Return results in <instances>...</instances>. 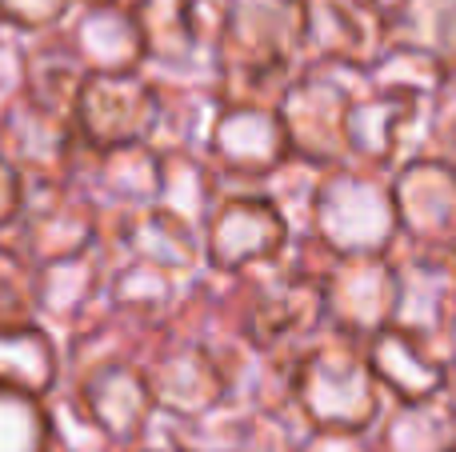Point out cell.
Returning <instances> with one entry per match:
<instances>
[{
  "label": "cell",
  "instance_id": "obj_1",
  "mask_svg": "<svg viewBox=\"0 0 456 452\" xmlns=\"http://www.w3.org/2000/svg\"><path fill=\"white\" fill-rule=\"evenodd\" d=\"M308 64L305 0H224L208 72L221 104H281Z\"/></svg>",
  "mask_w": 456,
  "mask_h": 452
},
{
  "label": "cell",
  "instance_id": "obj_2",
  "mask_svg": "<svg viewBox=\"0 0 456 452\" xmlns=\"http://www.w3.org/2000/svg\"><path fill=\"white\" fill-rule=\"evenodd\" d=\"M224 296L256 357L273 368H284V373L329 328L324 277L300 269L289 256L276 264L224 277Z\"/></svg>",
  "mask_w": 456,
  "mask_h": 452
},
{
  "label": "cell",
  "instance_id": "obj_3",
  "mask_svg": "<svg viewBox=\"0 0 456 452\" xmlns=\"http://www.w3.org/2000/svg\"><path fill=\"white\" fill-rule=\"evenodd\" d=\"M388 392L369 357V341L324 328L289 368V408L305 429L372 432L388 413Z\"/></svg>",
  "mask_w": 456,
  "mask_h": 452
},
{
  "label": "cell",
  "instance_id": "obj_4",
  "mask_svg": "<svg viewBox=\"0 0 456 452\" xmlns=\"http://www.w3.org/2000/svg\"><path fill=\"white\" fill-rule=\"evenodd\" d=\"M308 232L337 256L353 253H396L401 216H396L393 173L361 160L324 168L313 192Z\"/></svg>",
  "mask_w": 456,
  "mask_h": 452
},
{
  "label": "cell",
  "instance_id": "obj_5",
  "mask_svg": "<svg viewBox=\"0 0 456 452\" xmlns=\"http://www.w3.org/2000/svg\"><path fill=\"white\" fill-rule=\"evenodd\" d=\"M200 232H205V269L216 277H236L284 261L297 240V224L268 184L236 181H228L213 200Z\"/></svg>",
  "mask_w": 456,
  "mask_h": 452
},
{
  "label": "cell",
  "instance_id": "obj_6",
  "mask_svg": "<svg viewBox=\"0 0 456 452\" xmlns=\"http://www.w3.org/2000/svg\"><path fill=\"white\" fill-rule=\"evenodd\" d=\"M364 85V72L337 64H308L281 96V117L289 128L292 157L316 168H337L353 160L348 149V112Z\"/></svg>",
  "mask_w": 456,
  "mask_h": 452
},
{
  "label": "cell",
  "instance_id": "obj_7",
  "mask_svg": "<svg viewBox=\"0 0 456 452\" xmlns=\"http://www.w3.org/2000/svg\"><path fill=\"white\" fill-rule=\"evenodd\" d=\"M12 240L37 264L69 261L104 240V208L80 173L28 181Z\"/></svg>",
  "mask_w": 456,
  "mask_h": 452
},
{
  "label": "cell",
  "instance_id": "obj_8",
  "mask_svg": "<svg viewBox=\"0 0 456 452\" xmlns=\"http://www.w3.org/2000/svg\"><path fill=\"white\" fill-rule=\"evenodd\" d=\"M165 120V85L152 69L88 72L77 96V128L88 152L157 141Z\"/></svg>",
  "mask_w": 456,
  "mask_h": 452
},
{
  "label": "cell",
  "instance_id": "obj_9",
  "mask_svg": "<svg viewBox=\"0 0 456 452\" xmlns=\"http://www.w3.org/2000/svg\"><path fill=\"white\" fill-rule=\"evenodd\" d=\"M133 8L157 77L208 80L224 0H133Z\"/></svg>",
  "mask_w": 456,
  "mask_h": 452
},
{
  "label": "cell",
  "instance_id": "obj_10",
  "mask_svg": "<svg viewBox=\"0 0 456 452\" xmlns=\"http://www.w3.org/2000/svg\"><path fill=\"white\" fill-rule=\"evenodd\" d=\"M0 152L28 181H40L80 173L88 149L80 141L77 117L32 101L24 88H12L0 96Z\"/></svg>",
  "mask_w": 456,
  "mask_h": 452
},
{
  "label": "cell",
  "instance_id": "obj_11",
  "mask_svg": "<svg viewBox=\"0 0 456 452\" xmlns=\"http://www.w3.org/2000/svg\"><path fill=\"white\" fill-rule=\"evenodd\" d=\"M69 397L85 408V416L112 440L117 448L144 445L157 421V397L149 384L144 360H109L64 381Z\"/></svg>",
  "mask_w": 456,
  "mask_h": 452
},
{
  "label": "cell",
  "instance_id": "obj_12",
  "mask_svg": "<svg viewBox=\"0 0 456 452\" xmlns=\"http://www.w3.org/2000/svg\"><path fill=\"white\" fill-rule=\"evenodd\" d=\"M205 152L224 181L265 184L292 160V141L276 104H221Z\"/></svg>",
  "mask_w": 456,
  "mask_h": 452
},
{
  "label": "cell",
  "instance_id": "obj_13",
  "mask_svg": "<svg viewBox=\"0 0 456 452\" xmlns=\"http://www.w3.org/2000/svg\"><path fill=\"white\" fill-rule=\"evenodd\" d=\"M396 320L404 333L456 357V248L396 245Z\"/></svg>",
  "mask_w": 456,
  "mask_h": 452
},
{
  "label": "cell",
  "instance_id": "obj_14",
  "mask_svg": "<svg viewBox=\"0 0 456 452\" xmlns=\"http://www.w3.org/2000/svg\"><path fill=\"white\" fill-rule=\"evenodd\" d=\"M396 256L393 253H353L337 256L324 272L329 325L348 336L372 341L396 320Z\"/></svg>",
  "mask_w": 456,
  "mask_h": 452
},
{
  "label": "cell",
  "instance_id": "obj_15",
  "mask_svg": "<svg viewBox=\"0 0 456 452\" xmlns=\"http://www.w3.org/2000/svg\"><path fill=\"white\" fill-rule=\"evenodd\" d=\"M313 64L369 72L393 48V16L377 0H305Z\"/></svg>",
  "mask_w": 456,
  "mask_h": 452
},
{
  "label": "cell",
  "instance_id": "obj_16",
  "mask_svg": "<svg viewBox=\"0 0 456 452\" xmlns=\"http://www.w3.org/2000/svg\"><path fill=\"white\" fill-rule=\"evenodd\" d=\"M428 112H433V104L425 101L361 85L353 112H348V149H353V160L372 168H388V173L401 168L404 160L420 152Z\"/></svg>",
  "mask_w": 456,
  "mask_h": 452
},
{
  "label": "cell",
  "instance_id": "obj_17",
  "mask_svg": "<svg viewBox=\"0 0 456 452\" xmlns=\"http://www.w3.org/2000/svg\"><path fill=\"white\" fill-rule=\"evenodd\" d=\"M393 197L401 216V245L456 248V168L417 152L393 168Z\"/></svg>",
  "mask_w": 456,
  "mask_h": 452
},
{
  "label": "cell",
  "instance_id": "obj_18",
  "mask_svg": "<svg viewBox=\"0 0 456 452\" xmlns=\"http://www.w3.org/2000/svg\"><path fill=\"white\" fill-rule=\"evenodd\" d=\"M104 240L120 256H141V261L165 264V269L189 272V277H197L205 269V232H200V224L176 213L165 200L144 208H125V213H104Z\"/></svg>",
  "mask_w": 456,
  "mask_h": 452
},
{
  "label": "cell",
  "instance_id": "obj_19",
  "mask_svg": "<svg viewBox=\"0 0 456 452\" xmlns=\"http://www.w3.org/2000/svg\"><path fill=\"white\" fill-rule=\"evenodd\" d=\"M369 357L393 405H420L456 389V357L420 336L404 333L401 325L380 328L369 341Z\"/></svg>",
  "mask_w": 456,
  "mask_h": 452
},
{
  "label": "cell",
  "instance_id": "obj_20",
  "mask_svg": "<svg viewBox=\"0 0 456 452\" xmlns=\"http://www.w3.org/2000/svg\"><path fill=\"white\" fill-rule=\"evenodd\" d=\"M117 256V248L101 240L96 248L69 256V261L37 264V320H45L48 328H61V333H72L85 317H93L104 301Z\"/></svg>",
  "mask_w": 456,
  "mask_h": 452
},
{
  "label": "cell",
  "instance_id": "obj_21",
  "mask_svg": "<svg viewBox=\"0 0 456 452\" xmlns=\"http://www.w3.org/2000/svg\"><path fill=\"white\" fill-rule=\"evenodd\" d=\"M80 176L88 181L104 213L157 205L160 189H165V149L157 141H141L104 152H85Z\"/></svg>",
  "mask_w": 456,
  "mask_h": 452
},
{
  "label": "cell",
  "instance_id": "obj_22",
  "mask_svg": "<svg viewBox=\"0 0 456 452\" xmlns=\"http://www.w3.org/2000/svg\"><path fill=\"white\" fill-rule=\"evenodd\" d=\"M69 36L77 52L93 72H125L149 69V48H144L141 16L133 4L112 0V4H77L69 16Z\"/></svg>",
  "mask_w": 456,
  "mask_h": 452
},
{
  "label": "cell",
  "instance_id": "obj_23",
  "mask_svg": "<svg viewBox=\"0 0 456 452\" xmlns=\"http://www.w3.org/2000/svg\"><path fill=\"white\" fill-rule=\"evenodd\" d=\"M189 288H192L189 272L165 269V264L141 261V256H117L101 304L109 312L128 317V320H141V325L160 328L181 312Z\"/></svg>",
  "mask_w": 456,
  "mask_h": 452
},
{
  "label": "cell",
  "instance_id": "obj_24",
  "mask_svg": "<svg viewBox=\"0 0 456 452\" xmlns=\"http://www.w3.org/2000/svg\"><path fill=\"white\" fill-rule=\"evenodd\" d=\"M88 64L77 52L69 28H53V32H37L24 36L20 48V88L32 101L48 104L56 112L77 117V96L88 80Z\"/></svg>",
  "mask_w": 456,
  "mask_h": 452
},
{
  "label": "cell",
  "instance_id": "obj_25",
  "mask_svg": "<svg viewBox=\"0 0 456 452\" xmlns=\"http://www.w3.org/2000/svg\"><path fill=\"white\" fill-rule=\"evenodd\" d=\"M64 381H69V360H64V344L56 341V328H48L45 320L0 328V384L37 397H56Z\"/></svg>",
  "mask_w": 456,
  "mask_h": 452
},
{
  "label": "cell",
  "instance_id": "obj_26",
  "mask_svg": "<svg viewBox=\"0 0 456 452\" xmlns=\"http://www.w3.org/2000/svg\"><path fill=\"white\" fill-rule=\"evenodd\" d=\"M380 452H452L456 448V389L420 405H388L372 429Z\"/></svg>",
  "mask_w": 456,
  "mask_h": 452
},
{
  "label": "cell",
  "instance_id": "obj_27",
  "mask_svg": "<svg viewBox=\"0 0 456 452\" xmlns=\"http://www.w3.org/2000/svg\"><path fill=\"white\" fill-rule=\"evenodd\" d=\"M160 149H165V189H160V200L173 205L176 213H184L189 221L205 224L213 200L221 197V189L228 184L221 168L200 149H181V144H160Z\"/></svg>",
  "mask_w": 456,
  "mask_h": 452
},
{
  "label": "cell",
  "instance_id": "obj_28",
  "mask_svg": "<svg viewBox=\"0 0 456 452\" xmlns=\"http://www.w3.org/2000/svg\"><path fill=\"white\" fill-rule=\"evenodd\" d=\"M364 85L380 88V93H401V96H412V101L436 104L444 96V88L452 85V72L433 52H425V48L393 40V48L364 72Z\"/></svg>",
  "mask_w": 456,
  "mask_h": 452
},
{
  "label": "cell",
  "instance_id": "obj_29",
  "mask_svg": "<svg viewBox=\"0 0 456 452\" xmlns=\"http://www.w3.org/2000/svg\"><path fill=\"white\" fill-rule=\"evenodd\" d=\"M53 400L0 384V452H56Z\"/></svg>",
  "mask_w": 456,
  "mask_h": 452
},
{
  "label": "cell",
  "instance_id": "obj_30",
  "mask_svg": "<svg viewBox=\"0 0 456 452\" xmlns=\"http://www.w3.org/2000/svg\"><path fill=\"white\" fill-rule=\"evenodd\" d=\"M393 40L433 52L456 80V0H409L393 16Z\"/></svg>",
  "mask_w": 456,
  "mask_h": 452
},
{
  "label": "cell",
  "instance_id": "obj_31",
  "mask_svg": "<svg viewBox=\"0 0 456 452\" xmlns=\"http://www.w3.org/2000/svg\"><path fill=\"white\" fill-rule=\"evenodd\" d=\"M37 320V261L16 240H0V328Z\"/></svg>",
  "mask_w": 456,
  "mask_h": 452
},
{
  "label": "cell",
  "instance_id": "obj_32",
  "mask_svg": "<svg viewBox=\"0 0 456 452\" xmlns=\"http://www.w3.org/2000/svg\"><path fill=\"white\" fill-rule=\"evenodd\" d=\"M292 416H297L292 408H252L228 452H300L308 429L305 424L292 429Z\"/></svg>",
  "mask_w": 456,
  "mask_h": 452
},
{
  "label": "cell",
  "instance_id": "obj_33",
  "mask_svg": "<svg viewBox=\"0 0 456 452\" xmlns=\"http://www.w3.org/2000/svg\"><path fill=\"white\" fill-rule=\"evenodd\" d=\"M77 12V0H0V24H8L20 36L64 28Z\"/></svg>",
  "mask_w": 456,
  "mask_h": 452
},
{
  "label": "cell",
  "instance_id": "obj_34",
  "mask_svg": "<svg viewBox=\"0 0 456 452\" xmlns=\"http://www.w3.org/2000/svg\"><path fill=\"white\" fill-rule=\"evenodd\" d=\"M420 152L444 160V165L456 168V80L444 88V96L433 104L425 125V141H420Z\"/></svg>",
  "mask_w": 456,
  "mask_h": 452
},
{
  "label": "cell",
  "instance_id": "obj_35",
  "mask_svg": "<svg viewBox=\"0 0 456 452\" xmlns=\"http://www.w3.org/2000/svg\"><path fill=\"white\" fill-rule=\"evenodd\" d=\"M24 197H28V176L0 152V237H12L16 221H20Z\"/></svg>",
  "mask_w": 456,
  "mask_h": 452
},
{
  "label": "cell",
  "instance_id": "obj_36",
  "mask_svg": "<svg viewBox=\"0 0 456 452\" xmlns=\"http://www.w3.org/2000/svg\"><path fill=\"white\" fill-rule=\"evenodd\" d=\"M300 452H380L372 432H340V429H308Z\"/></svg>",
  "mask_w": 456,
  "mask_h": 452
},
{
  "label": "cell",
  "instance_id": "obj_37",
  "mask_svg": "<svg viewBox=\"0 0 456 452\" xmlns=\"http://www.w3.org/2000/svg\"><path fill=\"white\" fill-rule=\"evenodd\" d=\"M377 4L385 8L388 16H396V12H401V8H404V4H409V0H377Z\"/></svg>",
  "mask_w": 456,
  "mask_h": 452
},
{
  "label": "cell",
  "instance_id": "obj_38",
  "mask_svg": "<svg viewBox=\"0 0 456 452\" xmlns=\"http://www.w3.org/2000/svg\"><path fill=\"white\" fill-rule=\"evenodd\" d=\"M77 4H112V0H77ZM125 4H133V0H125Z\"/></svg>",
  "mask_w": 456,
  "mask_h": 452
}]
</instances>
